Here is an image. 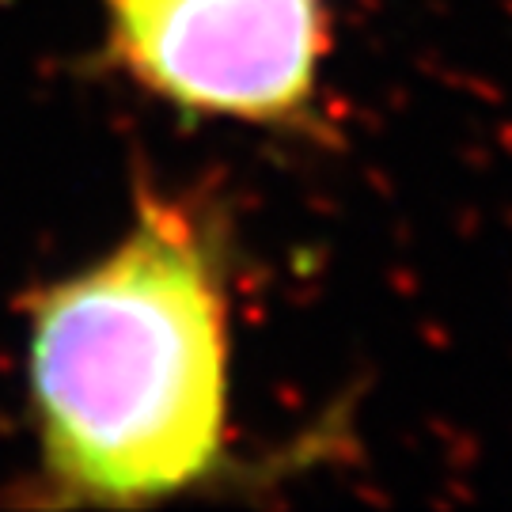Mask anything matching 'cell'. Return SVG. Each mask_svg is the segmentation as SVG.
I'll return each mask as SVG.
<instances>
[{
	"instance_id": "obj_1",
	"label": "cell",
	"mask_w": 512,
	"mask_h": 512,
	"mask_svg": "<svg viewBox=\"0 0 512 512\" xmlns=\"http://www.w3.org/2000/svg\"><path fill=\"white\" fill-rule=\"evenodd\" d=\"M23 357L50 505L137 509L220 486L236 467L224 217L141 186L118 243L27 300Z\"/></svg>"
},
{
	"instance_id": "obj_2",
	"label": "cell",
	"mask_w": 512,
	"mask_h": 512,
	"mask_svg": "<svg viewBox=\"0 0 512 512\" xmlns=\"http://www.w3.org/2000/svg\"><path fill=\"white\" fill-rule=\"evenodd\" d=\"M107 57L183 118L315 126L330 61L327 0H103Z\"/></svg>"
}]
</instances>
